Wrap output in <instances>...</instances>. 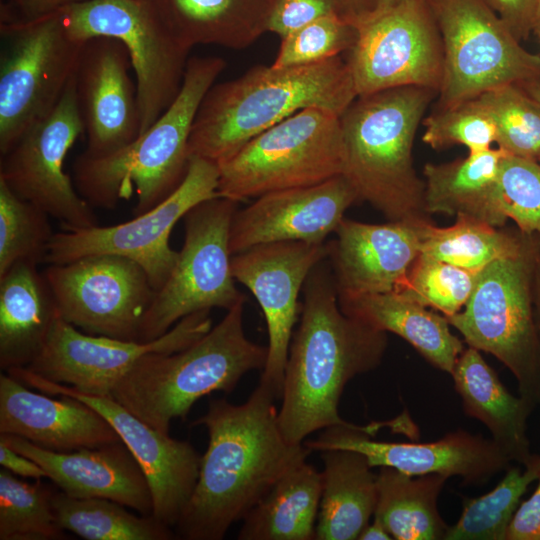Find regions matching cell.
<instances>
[{
  "label": "cell",
  "instance_id": "cell-16",
  "mask_svg": "<svg viewBox=\"0 0 540 540\" xmlns=\"http://www.w3.org/2000/svg\"><path fill=\"white\" fill-rule=\"evenodd\" d=\"M357 30L346 60L357 96L403 86L439 92L443 44L427 0H404Z\"/></svg>",
  "mask_w": 540,
  "mask_h": 540
},
{
  "label": "cell",
  "instance_id": "cell-29",
  "mask_svg": "<svg viewBox=\"0 0 540 540\" xmlns=\"http://www.w3.org/2000/svg\"><path fill=\"white\" fill-rule=\"evenodd\" d=\"M322 494L316 540H355L377 504V474L366 456L345 449L321 451Z\"/></svg>",
  "mask_w": 540,
  "mask_h": 540
},
{
  "label": "cell",
  "instance_id": "cell-20",
  "mask_svg": "<svg viewBox=\"0 0 540 540\" xmlns=\"http://www.w3.org/2000/svg\"><path fill=\"white\" fill-rule=\"evenodd\" d=\"M304 444L311 451L360 452L372 468L391 467L412 476H460L474 484L488 481L510 463L493 440L462 430L432 442H390L373 439L368 425L344 422L323 429L316 439Z\"/></svg>",
  "mask_w": 540,
  "mask_h": 540
},
{
  "label": "cell",
  "instance_id": "cell-33",
  "mask_svg": "<svg viewBox=\"0 0 540 540\" xmlns=\"http://www.w3.org/2000/svg\"><path fill=\"white\" fill-rule=\"evenodd\" d=\"M447 479L440 474L412 476L380 467L373 517L396 540L444 539L449 526L440 516L437 501Z\"/></svg>",
  "mask_w": 540,
  "mask_h": 540
},
{
  "label": "cell",
  "instance_id": "cell-10",
  "mask_svg": "<svg viewBox=\"0 0 540 540\" xmlns=\"http://www.w3.org/2000/svg\"><path fill=\"white\" fill-rule=\"evenodd\" d=\"M444 54L438 108L494 88L540 80V55L520 45L483 0H427Z\"/></svg>",
  "mask_w": 540,
  "mask_h": 540
},
{
  "label": "cell",
  "instance_id": "cell-47",
  "mask_svg": "<svg viewBox=\"0 0 540 540\" xmlns=\"http://www.w3.org/2000/svg\"><path fill=\"white\" fill-rule=\"evenodd\" d=\"M404 0H335L336 15L356 28L367 23Z\"/></svg>",
  "mask_w": 540,
  "mask_h": 540
},
{
  "label": "cell",
  "instance_id": "cell-4",
  "mask_svg": "<svg viewBox=\"0 0 540 540\" xmlns=\"http://www.w3.org/2000/svg\"><path fill=\"white\" fill-rule=\"evenodd\" d=\"M225 65L218 56L189 58L178 95L150 128L111 154L82 153L76 158L73 181L78 193L92 207L103 209H114L135 194L134 216L173 193L187 173L199 106Z\"/></svg>",
  "mask_w": 540,
  "mask_h": 540
},
{
  "label": "cell",
  "instance_id": "cell-43",
  "mask_svg": "<svg viewBox=\"0 0 540 540\" xmlns=\"http://www.w3.org/2000/svg\"><path fill=\"white\" fill-rule=\"evenodd\" d=\"M422 140L434 149L460 144L469 153L488 150L496 143V127L474 99L437 110L424 119Z\"/></svg>",
  "mask_w": 540,
  "mask_h": 540
},
{
  "label": "cell",
  "instance_id": "cell-36",
  "mask_svg": "<svg viewBox=\"0 0 540 540\" xmlns=\"http://www.w3.org/2000/svg\"><path fill=\"white\" fill-rule=\"evenodd\" d=\"M540 476V455L524 465L508 468L488 493L465 498L458 521L449 526L445 540H506L509 523L529 485Z\"/></svg>",
  "mask_w": 540,
  "mask_h": 540
},
{
  "label": "cell",
  "instance_id": "cell-40",
  "mask_svg": "<svg viewBox=\"0 0 540 540\" xmlns=\"http://www.w3.org/2000/svg\"><path fill=\"white\" fill-rule=\"evenodd\" d=\"M478 273L420 254L403 286L394 292L439 310L448 317L465 306Z\"/></svg>",
  "mask_w": 540,
  "mask_h": 540
},
{
  "label": "cell",
  "instance_id": "cell-54",
  "mask_svg": "<svg viewBox=\"0 0 540 540\" xmlns=\"http://www.w3.org/2000/svg\"><path fill=\"white\" fill-rule=\"evenodd\" d=\"M538 163L540 164V159H539Z\"/></svg>",
  "mask_w": 540,
  "mask_h": 540
},
{
  "label": "cell",
  "instance_id": "cell-12",
  "mask_svg": "<svg viewBox=\"0 0 540 540\" xmlns=\"http://www.w3.org/2000/svg\"><path fill=\"white\" fill-rule=\"evenodd\" d=\"M58 12L72 38L106 36L126 46L137 86L139 135L144 133L178 95L190 49L173 37L145 0H86Z\"/></svg>",
  "mask_w": 540,
  "mask_h": 540
},
{
  "label": "cell",
  "instance_id": "cell-28",
  "mask_svg": "<svg viewBox=\"0 0 540 540\" xmlns=\"http://www.w3.org/2000/svg\"><path fill=\"white\" fill-rule=\"evenodd\" d=\"M184 47L243 49L267 32L274 0H145Z\"/></svg>",
  "mask_w": 540,
  "mask_h": 540
},
{
  "label": "cell",
  "instance_id": "cell-44",
  "mask_svg": "<svg viewBox=\"0 0 540 540\" xmlns=\"http://www.w3.org/2000/svg\"><path fill=\"white\" fill-rule=\"evenodd\" d=\"M336 14L335 0H274L267 32L284 38L327 15Z\"/></svg>",
  "mask_w": 540,
  "mask_h": 540
},
{
  "label": "cell",
  "instance_id": "cell-26",
  "mask_svg": "<svg viewBox=\"0 0 540 540\" xmlns=\"http://www.w3.org/2000/svg\"><path fill=\"white\" fill-rule=\"evenodd\" d=\"M37 263L19 261L0 276V367L29 366L42 352L59 316Z\"/></svg>",
  "mask_w": 540,
  "mask_h": 540
},
{
  "label": "cell",
  "instance_id": "cell-48",
  "mask_svg": "<svg viewBox=\"0 0 540 540\" xmlns=\"http://www.w3.org/2000/svg\"><path fill=\"white\" fill-rule=\"evenodd\" d=\"M0 464L14 475L35 480L47 478L44 469L30 458L11 449L0 441Z\"/></svg>",
  "mask_w": 540,
  "mask_h": 540
},
{
  "label": "cell",
  "instance_id": "cell-49",
  "mask_svg": "<svg viewBox=\"0 0 540 540\" xmlns=\"http://www.w3.org/2000/svg\"><path fill=\"white\" fill-rule=\"evenodd\" d=\"M86 0H12L23 20H31Z\"/></svg>",
  "mask_w": 540,
  "mask_h": 540
},
{
  "label": "cell",
  "instance_id": "cell-18",
  "mask_svg": "<svg viewBox=\"0 0 540 540\" xmlns=\"http://www.w3.org/2000/svg\"><path fill=\"white\" fill-rule=\"evenodd\" d=\"M7 373L39 392L76 398L101 414L141 467L152 495V515L175 528L194 491L201 464L202 456L188 441L171 438L154 429L111 397L83 394L24 367L10 369Z\"/></svg>",
  "mask_w": 540,
  "mask_h": 540
},
{
  "label": "cell",
  "instance_id": "cell-23",
  "mask_svg": "<svg viewBox=\"0 0 540 540\" xmlns=\"http://www.w3.org/2000/svg\"><path fill=\"white\" fill-rule=\"evenodd\" d=\"M329 243L339 303L398 291L420 255L416 221L367 224L343 219Z\"/></svg>",
  "mask_w": 540,
  "mask_h": 540
},
{
  "label": "cell",
  "instance_id": "cell-6",
  "mask_svg": "<svg viewBox=\"0 0 540 540\" xmlns=\"http://www.w3.org/2000/svg\"><path fill=\"white\" fill-rule=\"evenodd\" d=\"M437 91L403 86L357 96L340 116L343 175L358 198L392 220L411 219L424 206L425 185L412 164V147Z\"/></svg>",
  "mask_w": 540,
  "mask_h": 540
},
{
  "label": "cell",
  "instance_id": "cell-50",
  "mask_svg": "<svg viewBox=\"0 0 540 540\" xmlns=\"http://www.w3.org/2000/svg\"><path fill=\"white\" fill-rule=\"evenodd\" d=\"M393 539L390 533L387 531L383 523L373 517L372 522L362 530L358 540H391Z\"/></svg>",
  "mask_w": 540,
  "mask_h": 540
},
{
  "label": "cell",
  "instance_id": "cell-19",
  "mask_svg": "<svg viewBox=\"0 0 540 540\" xmlns=\"http://www.w3.org/2000/svg\"><path fill=\"white\" fill-rule=\"evenodd\" d=\"M329 243L274 242L232 255L235 281L259 303L268 331V356L259 384L281 400L289 346L301 304L298 297L312 269L328 258Z\"/></svg>",
  "mask_w": 540,
  "mask_h": 540
},
{
  "label": "cell",
  "instance_id": "cell-21",
  "mask_svg": "<svg viewBox=\"0 0 540 540\" xmlns=\"http://www.w3.org/2000/svg\"><path fill=\"white\" fill-rule=\"evenodd\" d=\"M131 68L128 50L118 39L98 36L84 42L74 79L87 135L85 155L111 154L139 136L137 86Z\"/></svg>",
  "mask_w": 540,
  "mask_h": 540
},
{
  "label": "cell",
  "instance_id": "cell-30",
  "mask_svg": "<svg viewBox=\"0 0 540 540\" xmlns=\"http://www.w3.org/2000/svg\"><path fill=\"white\" fill-rule=\"evenodd\" d=\"M339 305L345 314L372 328L402 337L433 366L450 374L464 350L446 317L402 293L369 295Z\"/></svg>",
  "mask_w": 540,
  "mask_h": 540
},
{
  "label": "cell",
  "instance_id": "cell-53",
  "mask_svg": "<svg viewBox=\"0 0 540 540\" xmlns=\"http://www.w3.org/2000/svg\"><path fill=\"white\" fill-rule=\"evenodd\" d=\"M533 32L537 33L538 35L540 34V0H537L536 17Z\"/></svg>",
  "mask_w": 540,
  "mask_h": 540
},
{
  "label": "cell",
  "instance_id": "cell-52",
  "mask_svg": "<svg viewBox=\"0 0 540 540\" xmlns=\"http://www.w3.org/2000/svg\"><path fill=\"white\" fill-rule=\"evenodd\" d=\"M527 94L540 103V80H532L519 84Z\"/></svg>",
  "mask_w": 540,
  "mask_h": 540
},
{
  "label": "cell",
  "instance_id": "cell-55",
  "mask_svg": "<svg viewBox=\"0 0 540 540\" xmlns=\"http://www.w3.org/2000/svg\"><path fill=\"white\" fill-rule=\"evenodd\" d=\"M539 37H540V34H539Z\"/></svg>",
  "mask_w": 540,
  "mask_h": 540
},
{
  "label": "cell",
  "instance_id": "cell-41",
  "mask_svg": "<svg viewBox=\"0 0 540 540\" xmlns=\"http://www.w3.org/2000/svg\"><path fill=\"white\" fill-rule=\"evenodd\" d=\"M495 205L499 214L511 218L523 233L540 237V164L506 154L500 164Z\"/></svg>",
  "mask_w": 540,
  "mask_h": 540
},
{
  "label": "cell",
  "instance_id": "cell-46",
  "mask_svg": "<svg viewBox=\"0 0 540 540\" xmlns=\"http://www.w3.org/2000/svg\"><path fill=\"white\" fill-rule=\"evenodd\" d=\"M533 494L515 511L506 540H540V476Z\"/></svg>",
  "mask_w": 540,
  "mask_h": 540
},
{
  "label": "cell",
  "instance_id": "cell-9",
  "mask_svg": "<svg viewBox=\"0 0 540 540\" xmlns=\"http://www.w3.org/2000/svg\"><path fill=\"white\" fill-rule=\"evenodd\" d=\"M0 155L47 116L73 77L85 41L70 36L59 12L1 20Z\"/></svg>",
  "mask_w": 540,
  "mask_h": 540
},
{
  "label": "cell",
  "instance_id": "cell-3",
  "mask_svg": "<svg viewBox=\"0 0 540 540\" xmlns=\"http://www.w3.org/2000/svg\"><path fill=\"white\" fill-rule=\"evenodd\" d=\"M356 98L340 56L304 66H254L208 90L192 126L189 154L218 165L298 111L315 107L341 116Z\"/></svg>",
  "mask_w": 540,
  "mask_h": 540
},
{
  "label": "cell",
  "instance_id": "cell-5",
  "mask_svg": "<svg viewBox=\"0 0 540 540\" xmlns=\"http://www.w3.org/2000/svg\"><path fill=\"white\" fill-rule=\"evenodd\" d=\"M246 300L188 347L150 353L112 386L113 400L154 429L168 434L194 403L215 391L231 393L252 370H263L268 348L249 340L243 327Z\"/></svg>",
  "mask_w": 540,
  "mask_h": 540
},
{
  "label": "cell",
  "instance_id": "cell-13",
  "mask_svg": "<svg viewBox=\"0 0 540 540\" xmlns=\"http://www.w3.org/2000/svg\"><path fill=\"white\" fill-rule=\"evenodd\" d=\"M218 180L216 163L190 156L182 183L162 202L121 224L54 233L45 262L62 264L95 254L120 255L139 264L157 291L178 257L169 244L175 224L199 203L218 196Z\"/></svg>",
  "mask_w": 540,
  "mask_h": 540
},
{
  "label": "cell",
  "instance_id": "cell-25",
  "mask_svg": "<svg viewBox=\"0 0 540 540\" xmlns=\"http://www.w3.org/2000/svg\"><path fill=\"white\" fill-rule=\"evenodd\" d=\"M31 391L8 373L0 375V434L22 437L54 452L121 442L111 424L86 403Z\"/></svg>",
  "mask_w": 540,
  "mask_h": 540
},
{
  "label": "cell",
  "instance_id": "cell-37",
  "mask_svg": "<svg viewBox=\"0 0 540 540\" xmlns=\"http://www.w3.org/2000/svg\"><path fill=\"white\" fill-rule=\"evenodd\" d=\"M41 480L29 483L0 470V540L66 538L52 508L55 491Z\"/></svg>",
  "mask_w": 540,
  "mask_h": 540
},
{
  "label": "cell",
  "instance_id": "cell-42",
  "mask_svg": "<svg viewBox=\"0 0 540 540\" xmlns=\"http://www.w3.org/2000/svg\"><path fill=\"white\" fill-rule=\"evenodd\" d=\"M357 36V28L336 14L321 17L282 38L271 65L283 68L327 61L350 51Z\"/></svg>",
  "mask_w": 540,
  "mask_h": 540
},
{
  "label": "cell",
  "instance_id": "cell-38",
  "mask_svg": "<svg viewBox=\"0 0 540 540\" xmlns=\"http://www.w3.org/2000/svg\"><path fill=\"white\" fill-rule=\"evenodd\" d=\"M475 102L496 127V143L510 155L539 161L540 103L519 84L489 90Z\"/></svg>",
  "mask_w": 540,
  "mask_h": 540
},
{
  "label": "cell",
  "instance_id": "cell-34",
  "mask_svg": "<svg viewBox=\"0 0 540 540\" xmlns=\"http://www.w3.org/2000/svg\"><path fill=\"white\" fill-rule=\"evenodd\" d=\"M126 506L103 498H74L54 492L56 523L86 540H171L172 528L153 515L137 516Z\"/></svg>",
  "mask_w": 540,
  "mask_h": 540
},
{
  "label": "cell",
  "instance_id": "cell-35",
  "mask_svg": "<svg viewBox=\"0 0 540 540\" xmlns=\"http://www.w3.org/2000/svg\"><path fill=\"white\" fill-rule=\"evenodd\" d=\"M420 254L435 260L479 272L496 259L517 252L528 234L510 235L488 223L458 216L450 227L437 228L417 222Z\"/></svg>",
  "mask_w": 540,
  "mask_h": 540
},
{
  "label": "cell",
  "instance_id": "cell-17",
  "mask_svg": "<svg viewBox=\"0 0 540 540\" xmlns=\"http://www.w3.org/2000/svg\"><path fill=\"white\" fill-rule=\"evenodd\" d=\"M211 328L210 310H204L182 318L157 339L129 341L86 334L59 315L42 352L24 368L83 394L109 397L115 382L143 356L182 350Z\"/></svg>",
  "mask_w": 540,
  "mask_h": 540
},
{
  "label": "cell",
  "instance_id": "cell-8",
  "mask_svg": "<svg viewBox=\"0 0 540 540\" xmlns=\"http://www.w3.org/2000/svg\"><path fill=\"white\" fill-rule=\"evenodd\" d=\"M340 116L321 108L294 113L219 163L218 196L251 197L322 183L343 175Z\"/></svg>",
  "mask_w": 540,
  "mask_h": 540
},
{
  "label": "cell",
  "instance_id": "cell-27",
  "mask_svg": "<svg viewBox=\"0 0 540 540\" xmlns=\"http://www.w3.org/2000/svg\"><path fill=\"white\" fill-rule=\"evenodd\" d=\"M467 415L483 423L511 461L524 466L531 458L527 420L535 408L511 394L479 350H463L451 372Z\"/></svg>",
  "mask_w": 540,
  "mask_h": 540
},
{
  "label": "cell",
  "instance_id": "cell-1",
  "mask_svg": "<svg viewBox=\"0 0 540 540\" xmlns=\"http://www.w3.org/2000/svg\"><path fill=\"white\" fill-rule=\"evenodd\" d=\"M276 400L258 384L243 404L211 400L207 412L193 422L206 427L209 443L194 491L175 526L176 536L223 539L291 466L310 454L304 443L284 438Z\"/></svg>",
  "mask_w": 540,
  "mask_h": 540
},
{
  "label": "cell",
  "instance_id": "cell-32",
  "mask_svg": "<svg viewBox=\"0 0 540 540\" xmlns=\"http://www.w3.org/2000/svg\"><path fill=\"white\" fill-rule=\"evenodd\" d=\"M321 494L322 472L300 460L244 517L237 539H315Z\"/></svg>",
  "mask_w": 540,
  "mask_h": 540
},
{
  "label": "cell",
  "instance_id": "cell-39",
  "mask_svg": "<svg viewBox=\"0 0 540 540\" xmlns=\"http://www.w3.org/2000/svg\"><path fill=\"white\" fill-rule=\"evenodd\" d=\"M48 217L0 179V276L19 261L45 262L54 235Z\"/></svg>",
  "mask_w": 540,
  "mask_h": 540
},
{
  "label": "cell",
  "instance_id": "cell-14",
  "mask_svg": "<svg viewBox=\"0 0 540 540\" xmlns=\"http://www.w3.org/2000/svg\"><path fill=\"white\" fill-rule=\"evenodd\" d=\"M83 132L73 75L52 111L30 127L0 161V179L66 231L97 226L93 207L64 170V159Z\"/></svg>",
  "mask_w": 540,
  "mask_h": 540
},
{
  "label": "cell",
  "instance_id": "cell-11",
  "mask_svg": "<svg viewBox=\"0 0 540 540\" xmlns=\"http://www.w3.org/2000/svg\"><path fill=\"white\" fill-rule=\"evenodd\" d=\"M238 202L214 197L184 216L185 239L176 263L156 291L142 321L139 341L157 339L182 318L246 300L232 274L230 227Z\"/></svg>",
  "mask_w": 540,
  "mask_h": 540
},
{
  "label": "cell",
  "instance_id": "cell-24",
  "mask_svg": "<svg viewBox=\"0 0 540 540\" xmlns=\"http://www.w3.org/2000/svg\"><path fill=\"white\" fill-rule=\"evenodd\" d=\"M0 441L39 464L70 497L109 499L141 515H152L147 479L122 441L72 452L49 451L10 434H0Z\"/></svg>",
  "mask_w": 540,
  "mask_h": 540
},
{
  "label": "cell",
  "instance_id": "cell-22",
  "mask_svg": "<svg viewBox=\"0 0 540 540\" xmlns=\"http://www.w3.org/2000/svg\"><path fill=\"white\" fill-rule=\"evenodd\" d=\"M358 195L344 175L322 183L283 189L256 197L232 219V255L256 245L300 241L324 243Z\"/></svg>",
  "mask_w": 540,
  "mask_h": 540
},
{
  "label": "cell",
  "instance_id": "cell-7",
  "mask_svg": "<svg viewBox=\"0 0 540 540\" xmlns=\"http://www.w3.org/2000/svg\"><path fill=\"white\" fill-rule=\"evenodd\" d=\"M528 234L515 253L479 271L463 311L446 317L477 350L496 356L513 373L519 395L540 404V341L534 317L540 241Z\"/></svg>",
  "mask_w": 540,
  "mask_h": 540
},
{
  "label": "cell",
  "instance_id": "cell-15",
  "mask_svg": "<svg viewBox=\"0 0 540 540\" xmlns=\"http://www.w3.org/2000/svg\"><path fill=\"white\" fill-rule=\"evenodd\" d=\"M42 273L66 322L89 335L139 341L156 293L139 264L120 255L95 254L49 264Z\"/></svg>",
  "mask_w": 540,
  "mask_h": 540
},
{
  "label": "cell",
  "instance_id": "cell-2",
  "mask_svg": "<svg viewBox=\"0 0 540 540\" xmlns=\"http://www.w3.org/2000/svg\"><path fill=\"white\" fill-rule=\"evenodd\" d=\"M385 333L345 314L339 305L327 259L303 287L300 322L285 367L278 424L291 444L346 422L338 408L347 383L381 361Z\"/></svg>",
  "mask_w": 540,
  "mask_h": 540
},
{
  "label": "cell",
  "instance_id": "cell-51",
  "mask_svg": "<svg viewBox=\"0 0 540 540\" xmlns=\"http://www.w3.org/2000/svg\"><path fill=\"white\" fill-rule=\"evenodd\" d=\"M534 303H535V324L537 328L538 338L540 341V254L538 256L536 270H535V281H534Z\"/></svg>",
  "mask_w": 540,
  "mask_h": 540
},
{
  "label": "cell",
  "instance_id": "cell-45",
  "mask_svg": "<svg viewBox=\"0 0 540 540\" xmlns=\"http://www.w3.org/2000/svg\"><path fill=\"white\" fill-rule=\"evenodd\" d=\"M519 41L534 31L537 0H483Z\"/></svg>",
  "mask_w": 540,
  "mask_h": 540
},
{
  "label": "cell",
  "instance_id": "cell-31",
  "mask_svg": "<svg viewBox=\"0 0 540 540\" xmlns=\"http://www.w3.org/2000/svg\"><path fill=\"white\" fill-rule=\"evenodd\" d=\"M501 148L469 153L444 164H427L424 207L428 212L473 218L492 226L506 220L497 211L495 188L503 157Z\"/></svg>",
  "mask_w": 540,
  "mask_h": 540
}]
</instances>
